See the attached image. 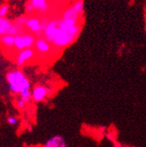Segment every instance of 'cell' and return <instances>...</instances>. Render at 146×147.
Wrapping results in <instances>:
<instances>
[{"mask_svg":"<svg viewBox=\"0 0 146 147\" xmlns=\"http://www.w3.org/2000/svg\"><path fill=\"white\" fill-rule=\"evenodd\" d=\"M78 20L61 18L57 20V31L52 45L58 49L65 48L74 42L81 32V26Z\"/></svg>","mask_w":146,"mask_h":147,"instance_id":"cell-1","label":"cell"},{"mask_svg":"<svg viewBox=\"0 0 146 147\" xmlns=\"http://www.w3.org/2000/svg\"><path fill=\"white\" fill-rule=\"evenodd\" d=\"M5 81L9 92L14 95H20L26 89H32V83L25 73L20 68L11 69L6 73Z\"/></svg>","mask_w":146,"mask_h":147,"instance_id":"cell-2","label":"cell"},{"mask_svg":"<svg viewBox=\"0 0 146 147\" xmlns=\"http://www.w3.org/2000/svg\"><path fill=\"white\" fill-rule=\"evenodd\" d=\"M36 38L35 35L31 32H20L15 35L14 39V49L20 51L25 49L34 47Z\"/></svg>","mask_w":146,"mask_h":147,"instance_id":"cell-3","label":"cell"},{"mask_svg":"<svg viewBox=\"0 0 146 147\" xmlns=\"http://www.w3.org/2000/svg\"><path fill=\"white\" fill-rule=\"evenodd\" d=\"M47 22H48V20H46V19L40 20L38 17L31 16V17H28V19L26 21L25 28L29 31V32L34 34L37 37H40L43 35L44 25Z\"/></svg>","mask_w":146,"mask_h":147,"instance_id":"cell-4","label":"cell"},{"mask_svg":"<svg viewBox=\"0 0 146 147\" xmlns=\"http://www.w3.org/2000/svg\"><path fill=\"white\" fill-rule=\"evenodd\" d=\"M51 93L50 88L45 84H36L32 88V100L35 103L44 101Z\"/></svg>","mask_w":146,"mask_h":147,"instance_id":"cell-5","label":"cell"},{"mask_svg":"<svg viewBox=\"0 0 146 147\" xmlns=\"http://www.w3.org/2000/svg\"><path fill=\"white\" fill-rule=\"evenodd\" d=\"M21 31L13 24V23L6 17H0V37L4 35H17Z\"/></svg>","mask_w":146,"mask_h":147,"instance_id":"cell-6","label":"cell"},{"mask_svg":"<svg viewBox=\"0 0 146 147\" xmlns=\"http://www.w3.org/2000/svg\"><path fill=\"white\" fill-rule=\"evenodd\" d=\"M35 55V51L32 48L30 49H25L23 50H20L17 53L16 57H15V64L17 67H24V65L32 60L33 57Z\"/></svg>","mask_w":146,"mask_h":147,"instance_id":"cell-7","label":"cell"},{"mask_svg":"<svg viewBox=\"0 0 146 147\" xmlns=\"http://www.w3.org/2000/svg\"><path fill=\"white\" fill-rule=\"evenodd\" d=\"M57 20H50L48 21L44 25V30H43V37L50 43L55 39V36L57 31Z\"/></svg>","mask_w":146,"mask_h":147,"instance_id":"cell-8","label":"cell"},{"mask_svg":"<svg viewBox=\"0 0 146 147\" xmlns=\"http://www.w3.org/2000/svg\"><path fill=\"white\" fill-rule=\"evenodd\" d=\"M34 48L39 53L45 55V54L49 53V51L51 49V45H50V42L48 41L44 37L40 36L36 39L35 43H34Z\"/></svg>","mask_w":146,"mask_h":147,"instance_id":"cell-9","label":"cell"},{"mask_svg":"<svg viewBox=\"0 0 146 147\" xmlns=\"http://www.w3.org/2000/svg\"><path fill=\"white\" fill-rule=\"evenodd\" d=\"M43 147H67V142L62 136H54L48 138Z\"/></svg>","mask_w":146,"mask_h":147,"instance_id":"cell-10","label":"cell"},{"mask_svg":"<svg viewBox=\"0 0 146 147\" xmlns=\"http://www.w3.org/2000/svg\"><path fill=\"white\" fill-rule=\"evenodd\" d=\"M28 2L32 5L34 11H38L40 13H44L48 10V0H29Z\"/></svg>","mask_w":146,"mask_h":147,"instance_id":"cell-11","label":"cell"},{"mask_svg":"<svg viewBox=\"0 0 146 147\" xmlns=\"http://www.w3.org/2000/svg\"><path fill=\"white\" fill-rule=\"evenodd\" d=\"M14 39H15L14 35H4L0 37V43L5 49H13L14 48Z\"/></svg>","mask_w":146,"mask_h":147,"instance_id":"cell-12","label":"cell"},{"mask_svg":"<svg viewBox=\"0 0 146 147\" xmlns=\"http://www.w3.org/2000/svg\"><path fill=\"white\" fill-rule=\"evenodd\" d=\"M27 19H28L27 16H19L18 18H16L13 22V24L19 29V30L21 31V32H22V31H23L24 27H25V24H26Z\"/></svg>","mask_w":146,"mask_h":147,"instance_id":"cell-13","label":"cell"},{"mask_svg":"<svg viewBox=\"0 0 146 147\" xmlns=\"http://www.w3.org/2000/svg\"><path fill=\"white\" fill-rule=\"evenodd\" d=\"M73 8H74L80 16H82L84 12V1L83 0H77V1L72 5Z\"/></svg>","mask_w":146,"mask_h":147,"instance_id":"cell-14","label":"cell"},{"mask_svg":"<svg viewBox=\"0 0 146 147\" xmlns=\"http://www.w3.org/2000/svg\"><path fill=\"white\" fill-rule=\"evenodd\" d=\"M18 96L23 99L26 103H29V102L32 100V89L24 90V92H22Z\"/></svg>","mask_w":146,"mask_h":147,"instance_id":"cell-15","label":"cell"},{"mask_svg":"<svg viewBox=\"0 0 146 147\" xmlns=\"http://www.w3.org/2000/svg\"><path fill=\"white\" fill-rule=\"evenodd\" d=\"M6 123L11 127H16L19 124V119L15 115H9L6 117Z\"/></svg>","mask_w":146,"mask_h":147,"instance_id":"cell-16","label":"cell"},{"mask_svg":"<svg viewBox=\"0 0 146 147\" xmlns=\"http://www.w3.org/2000/svg\"><path fill=\"white\" fill-rule=\"evenodd\" d=\"M26 105H27L26 102L19 96L15 99V100H14V106H15V108L19 110H24L26 108Z\"/></svg>","mask_w":146,"mask_h":147,"instance_id":"cell-17","label":"cell"},{"mask_svg":"<svg viewBox=\"0 0 146 147\" xmlns=\"http://www.w3.org/2000/svg\"><path fill=\"white\" fill-rule=\"evenodd\" d=\"M10 7L7 4H3L0 5V17H6L9 13Z\"/></svg>","mask_w":146,"mask_h":147,"instance_id":"cell-18","label":"cell"},{"mask_svg":"<svg viewBox=\"0 0 146 147\" xmlns=\"http://www.w3.org/2000/svg\"><path fill=\"white\" fill-rule=\"evenodd\" d=\"M25 12L27 13H32L33 12H35L34 9H33V7L32 6V5L29 2H27L26 5H25Z\"/></svg>","mask_w":146,"mask_h":147,"instance_id":"cell-19","label":"cell"},{"mask_svg":"<svg viewBox=\"0 0 146 147\" xmlns=\"http://www.w3.org/2000/svg\"><path fill=\"white\" fill-rule=\"evenodd\" d=\"M145 30H146V14H145Z\"/></svg>","mask_w":146,"mask_h":147,"instance_id":"cell-20","label":"cell"}]
</instances>
